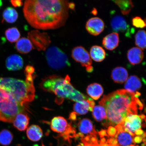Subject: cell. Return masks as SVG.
Segmentation results:
<instances>
[{"instance_id":"ffe728a7","label":"cell","mask_w":146,"mask_h":146,"mask_svg":"<svg viewBox=\"0 0 146 146\" xmlns=\"http://www.w3.org/2000/svg\"><path fill=\"white\" fill-rule=\"evenodd\" d=\"M127 58L129 62L133 65L141 62L144 58V53L141 49L134 47L128 51Z\"/></svg>"},{"instance_id":"60d3db41","label":"cell","mask_w":146,"mask_h":146,"mask_svg":"<svg viewBox=\"0 0 146 146\" xmlns=\"http://www.w3.org/2000/svg\"><path fill=\"white\" fill-rule=\"evenodd\" d=\"M85 146H93V144H89L86 142H82Z\"/></svg>"},{"instance_id":"bcb514c9","label":"cell","mask_w":146,"mask_h":146,"mask_svg":"<svg viewBox=\"0 0 146 146\" xmlns=\"http://www.w3.org/2000/svg\"><path fill=\"white\" fill-rule=\"evenodd\" d=\"M145 113H146V108H145Z\"/></svg>"},{"instance_id":"6da1fadb","label":"cell","mask_w":146,"mask_h":146,"mask_svg":"<svg viewBox=\"0 0 146 146\" xmlns=\"http://www.w3.org/2000/svg\"><path fill=\"white\" fill-rule=\"evenodd\" d=\"M69 3L61 0H27L24 3L23 13L33 28L54 30L65 24L69 16Z\"/></svg>"},{"instance_id":"277c9868","label":"cell","mask_w":146,"mask_h":146,"mask_svg":"<svg viewBox=\"0 0 146 146\" xmlns=\"http://www.w3.org/2000/svg\"><path fill=\"white\" fill-rule=\"evenodd\" d=\"M25 107L18 103L14 96L0 86V121L12 123L16 116L23 112Z\"/></svg>"},{"instance_id":"83f0119b","label":"cell","mask_w":146,"mask_h":146,"mask_svg":"<svg viewBox=\"0 0 146 146\" xmlns=\"http://www.w3.org/2000/svg\"><path fill=\"white\" fill-rule=\"evenodd\" d=\"M18 14L13 8L9 7L5 9L3 13V21H5L9 23H13L17 21Z\"/></svg>"},{"instance_id":"ac0fdd59","label":"cell","mask_w":146,"mask_h":146,"mask_svg":"<svg viewBox=\"0 0 146 146\" xmlns=\"http://www.w3.org/2000/svg\"><path fill=\"white\" fill-rule=\"evenodd\" d=\"M119 38L117 33H112L105 36L103 40V45L108 50H112L118 46Z\"/></svg>"},{"instance_id":"9c48e42d","label":"cell","mask_w":146,"mask_h":146,"mask_svg":"<svg viewBox=\"0 0 146 146\" xmlns=\"http://www.w3.org/2000/svg\"><path fill=\"white\" fill-rule=\"evenodd\" d=\"M111 25L114 31L123 33L127 37H130L131 34L134 32V29L130 28L125 18L121 16H114L111 20Z\"/></svg>"},{"instance_id":"4dcf8cb0","label":"cell","mask_w":146,"mask_h":146,"mask_svg":"<svg viewBox=\"0 0 146 146\" xmlns=\"http://www.w3.org/2000/svg\"><path fill=\"white\" fill-rule=\"evenodd\" d=\"M135 44L138 48L142 50L146 49V32L143 30H139L135 36Z\"/></svg>"},{"instance_id":"f1b7e54d","label":"cell","mask_w":146,"mask_h":146,"mask_svg":"<svg viewBox=\"0 0 146 146\" xmlns=\"http://www.w3.org/2000/svg\"><path fill=\"white\" fill-rule=\"evenodd\" d=\"M119 7L122 13L124 15L129 14L134 7L131 1H113Z\"/></svg>"},{"instance_id":"d6a6232c","label":"cell","mask_w":146,"mask_h":146,"mask_svg":"<svg viewBox=\"0 0 146 146\" xmlns=\"http://www.w3.org/2000/svg\"><path fill=\"white\" fill-rule=\"evenodd\" d=\"M67 98L72 101L77 102L82 100H86L89 98L74 88Z\"/></svg>"},{"instance_id":"30bf717a","label":"cell","mask_w":146,"mask_h":146,"mask_svg":"<svg viewBox=\"0 0 146 146\" xmlns=\"http://www.w3.org/2000/svg\"><path fill=\"white\" fill-rule=\"evenodd\" d=\"M72 56L73 59L81 64L86 68L92 66V62L90 54L85 48L81 46H77L73 49Z\"/></svg>"},{"instance_id":"5bb4252c","label":"cell","mask_w":146,"mask_h":146,"mask_svg":"<svg viewBox=\"0 0 146 146\" xmlns=\"http://www.w3.org/2000/svg\"><path fill=\"white\" fill-rule=\"evenodd\" d=\"M94 102L91 98L76 102L74 105V112L78 115H83L89 111H92L94 107Z\"/></svg>"},{"instance_id":"7dc6e473","label":"cell","mask_w":146,"mask_h":146,"mask_svg":"<svg viewBox=\"0 0 146 146\" xmlns=\"http://www.w3.org/2000/svg\"></svg>"},{"instance_id":"4316f807","label":"cell","mask_w":146,"mask_h":146,"mask_svg":"<svg viewBox=\"0 0 146 146\" xmlns=\"http://www.w3.org/2000/svg\"><path fill=\"white\" fill-rule=\"evenodd\" d=\"M92 116L97 121L101 122L107 120L106 111L104 107L101 105L95 106L92 111Z\"/></svg>"},{"instance_id":"7c38bea8","label":"cell","mask_w":146,"mask_h":146,"mask_svg":"<svg viewBox=\"0 0 146 146\" xmlns=\"http://www.w3.org/2000/svg\"><path fill=\"white\" fill-rule=\"evenodd\" d=\"M105 28V23L103 20L98 17H93L87 21L86 28L87 32L91 35L96 36L103 32Z\"/></svg>"},{"instance_id":"d4e9b609","label":"cell","mask_w":146,"mask_h":146,"mask_svg":"<svg viewBox=\"0 0 146 146\" xmlns=\"http://www.w3.org/2000/svg\"><path fill=\"white\" fill-rule=\"evenodd\" d=\"M87 94L93 99H99L103 94L104 90L102 86L99 84L94 83L88 86L87 89Z\"/></svg>"},{"instance_id":"f546056e","label":"cell","mask_w":146,"mask_h":146,"mask_svg":"<svg viewBox=\"0 0 146 146\" xmlns=\"http://www.w3.org/2000/svg\"><path fill=\"white\" fill-rule=\"evenodd\" d=\"M13 135L10 131L3 129L0 132V145L7 146L11 143L13 140Z\"/></svg>"},{"instance_id":"e575fe53","label":"cell","mask_w":146,"mask_h":146,"mask_svg":"<svg viewBox=\"0 0 146 146\" xmlns=\"http://www.w3.org/2000/svg\"><path fill=\"white\" fill-rule=\"evenodd\" d=\"M117 130L115 127H109L107 131L108 135L110 137H114L116 135Z\"/></svg>"},{"instance_id":"b9f144b4","label":"cell","mask_w":146,"mask_h":146,"mask_svg":"<svg viewBox=\"0 0 146 146\" xmlns=\"http://www.w3.org/2000/svg\"><path fill=\"white\" fill-rule=\"evenodd\" d=\"M141 146H146V142L141 144Z\"/></svg>"},{"instance_id":"8992f818","label":"cell","mask_w":146,"mask_h":146,"mask_svg":"<svg viewBox=\"0 0 146 146\" xmlns=\"http://www.w3.org/2000/svg\"><path fill=\"white\" fill-rule=\"evenodd\" d=\"M146 116L145 115H130L127 117L122 126L126 132L129 133L131 136L134 137L137 131L142 129L143 122L145 121Z\"/></svg>"},{"instance_id":"d590c367","label":"cell","mask_w":146,"mask_h":146,"mask_svg":"<svg viewBox=\"0 0 146 146\" xmlns=\"http://www.w3.org/2000/svg\"><path fill=\"white\" fill-rule=\"evenodd\" d=\"M11 3L15 7H20L22 6L23 3L22 1L20 0H16V1H11Z\"/></svg>"},{"instance_id":"cb8c5ba5","label":"cell","mask_w":146,"mask_h":146,"mask_svg":"<svg viewBox=\"0 0 146 146\" xmlns=\"http://www.w3.org/2000/svg\"><path fill=\"white\" fill-rule=\"evenodd\" d=\"M16 47L18 52L22 54L28 53L34 48L31 42L26 38L18 40L16 43Z\"/></svg>"},{"instance_id":"7bdbcfd3","label":"cell","mask_w":146,"mask_h":146,"mask_svg":"<svg viewBox=\"0 0 146 146\" xmlns=\"http://www.w3.org/2000/svg\"><path fill=\"white\" fill-rule=\"evenodd\" d=\"M3 3L2 2V1H0V7H1Z\"/></svg>"},{"instance_id":"5b68a950","label":"cell","mask_w":146,"mask_h":146,"mask_svg":"<svg viewBox=\"0 0 146 146\" xmlns=\"http://www.w3.org/2000/svg\"><path fill=\"white\" fill-rule=\"evenodd\" d=\"M47 63L51 68L60 70L70 65L68 56L56 46H51L46 52Z\"/></svg>"},{"instance_id":"74e56055","label":"cell","mask_w":146,"mask_h":146,"mask_svg":"<svg viewBox=\"0 0 146 146\" xmlns=\"http://www.w3.org/2000/svg\"><path fill=\"white\" fill-rule=\"evenodd\" d=\"M99 135L100 136V138L104 137V136H107V134L106 131L105 130H102L100 131V132L98 133Z\"/></svg>"},{"instance_id":"4fadbf2b","label":"cell","mask_w":146,"mask_h":146,"mask_svg":"<svg viewBox=\"0 0 146 146\" xmlns=\"http://www.w3.org/2000/svg\"><path fill=\"white\" fill-rule=\"evenodd\" d=\"M115 127L117 131L114 138L117 140L118 145L122 146H128L132 145L133 143V137L124 130L123 126L118 125Z\"/></svg>"},{"instance_id":"484cf974","label":"cell","mask_w":146,"mask_h":146,"mask_svg":"<svg viewBox=\"0 0 146 146\" xmlns=\"http://www.w3.org/2000/svg\"><path fill=\"white\" fill-rule=\"evenodd\" d=\"M90 55L91 59L95 61L101 62L105 59L106 53L105 50L102 47L95 45L91 48Z\"/></svg>"},{"instance_id":"ba28073f","label":"cell","mask_w":146,"mask_h":146,"mask_svg":"<svg viewBox=\"0 0 146 146\" xmlns=\"http://www.w3.org/2000/svg\"><path fill=\"white\" fill-rule=\"evenodd\" d=\"M70 78L68 75L65 77V82L55 90L54 94L56 96L55 102L58 105L63 103L65 98H67L74 89L70 83Z\"/></svg>"},{"instance_id":"603a6c76","label":"cell","mask_w":146,"mask_h":146,"mask_svg":"<svg viewBox=\"0 0 146 146\" xmlns=\"http://www.w3.org/2000/svg\"><path fill=\"white\" fill-rule=\"evenodd\" d=\"M27 138L31 141L36 142L39 141L43 135L42 130L39 126L32 125L27 130Z\"/></svg>"},{"instance_id":"d6986e66","label":"cell","mask_w":146,"mask_h":146,"mask_svg":"<svg viewBox=\"0 0 146 146\" xmlns=\"http://www.w3.org/2000/svg\"><path fill=\"white\" fill-rule=\"evenodd\" d=\"M142 83L141 80L137 76H131L127 78L125 85V90L128 92L136 94L141 88Z\"/></svg>"},{"instance_id":"836d02e7","label":"cell","mask_w":146,"mask_h":146,"mask_svg":"<svg viewBox=\"0 0 146 146\" xmlns=\"http://www.w3.org/2000/svg\"><path fill=\"white\" fill-rule=\"evenodd\" d=\"M132 23L133 26L136 28L142 29L146 27L145 21L138 16L133 18Z\"/></svg>"},{"instance_id":"9a60e30c","label":"cell","mask_w":146,"mask_h":146,"mask_svg":"<svg viewBox=\"0 0 146 146\" xmlns=\"http://www.w3.org/2000/svg\"><path fill=\"white\" fill-rule=\"evenodd\" d=\"M80 133L87 136H96L98 133L91 120L88 118H83L78 122V125Z\"/></svg>"},{"instance_id":"7402d4cb","label":"cell","mask_w":146,"mask_h":146,"mask_svg":"<svg viewBox=\"0 0 146 146\" xmlns=\"http://www.w3.org/2000/svg\"><path fill=\"white\" fill-rule=\"evenodd\" d=\"M128 76L127 70L123 67H118L114 69L111 74V78L115 83L122 84L127 81Z\"/></svg>"},{"instance_id":"44dd1931","label":"cell","mask_w":146,"mask_h":146,"mask_svg":"<svg viewBox=\"0 0 146 146\" xmlns=\"http://www.w3.org/2000/svg\"><path fill=\"white\" fill-rule=\"evenodd\" d=\"M30 118L28 115L23 112L20 113L16 116L13 123L15 127L21 131L27 129L29 125Z\"/></svg>"},{"instance_id":"52a82bcc","label":"cell","mask_w":146,"mask_h":146,"mask_svg":"<svg viewBox=\"0 0 146 146\" xmlns=\"http://www.w3.org/2000/svg\"><path fill=\"white\" fill-rule=\"evenodd\" d=\"M28 39L39 50H44L50 43L49 36L46 33H41L38 30L32 31L28 34Z\"/></svg>"},{"instance_id":"8d00e7d4","label":"cell","mask_w":146,"mask_h":146,"mask_svg":"<svg viewBox=\"0 0 146 146\" xmlns=\"http://www.w3.org/2000/svg\"><path fill=\"white\" fill-rule=\"evenodd\" d=\"M143 139L141 136H136L133 138V143L134 144L141 143Z\"/></svg>"},{"instance_id":"e0dca14e","label":"cell","mask_w":146,"mask_h":146,"mask_svg":"<svg viewBox=\"0 0 146 146\" xmlns=\"http://www.w3.org/2000/svg\"><path fill=\"white\" fill-rule=\"evenodd\" d=\"M6 66L7 69L10 71L21 70L23 66L22 58L17 54H13L7 58Z\"/></svg>"},{"instance_id":"3957f363","label":"cell","mask_w":146,"mask_h":146,"mask_svg":"<svg viewBox=\"0 0 146 146\" xmlns=\"http://www.w3.org/2000/svg\"><path fill=\"white\" fill-rule=\"evenodd\" d=\"M25 75V81L13 78H0V86L10 92L23 107L32 102L35 97L33 83L35 76L32 74Z\"/></svg>"},{"instance_id":"f35d334b","label":"cell","mask_w":146,"mask_h":146,"mask_svg":"<svg viewBox=\"0 0 146 146\" xmlns=\"http://www.w3.org/2000/svg\"><path fill=\"white\" fill-rule=\"evenodd\" d=\"M77 115L74 112H72L70 114L69 119L72 120H75L76 119V116Z\"/></svg>"},{"instance_id":"7a4b0ae2","label":"cell","mask_w":146,"mask_h":146,"mask_svg":"<svg viewBox=\"0 0 146 146\" xmlns=\"http://www.w3.org/2000/svg\"><path fill=\"white\" fill-rule=\"evenodd\" d=\"M140 94H133L125 89H120L104 96L99 102L106 111V123L111 126L123 125L126 118L137 114L143 106L138 97Z\"/></svg>"},{"instance_id":"2e32d148","label":"cell","mask_w":146,"mask_h":146,"mask_svg":"<svg viewBox=\"0 0 146 146\" xmlns=\"http://www.w3.org/2000/svg\"><path fill=\"white\" fill-rule=\"evenodd\" d=\"M69 124L64 118L61 116H56L51 120L50 128L54 132L63 133L67 130Z\"/></svg>"},{"instance_id":"8fae6325","label":"cell","mask_w":146,"mask_h":146,"mask_svg":"<svg viewBox=\"0 0 146 146\" xmlns=\"http://www.w3.org/2000/svg\"><path fill=\"white\" fill-rule=\"evenodd\" d=\"M65 82V78L56 76H51L43 80L41 83V88L47 92L54 93L58 87Z\"/></svg>"},{"instance_id":"1f68e13d","label":"cell","mask_w":146,"mask_h":146,"mask_svg":"<svg viewBox=\"0 0 146 146\" xmlns=\"http://www.w3.org/2000/svg\"><path fill=\"white\" fill-rule=\"evenodd\" d=\"M5 35L7 40L11 43L17 42L21 36L17 29L14 27L7 30L5 32Z\"/></svg>"},{"instance_id":"ee69618b","label":"cell","mask_w":146,"mask_h":146,"mask_svg":"<svg viewBox=\"0 0 146 146\" xmlns=\"http://www.w3.org/2000/svg\"><path fill=\"white\" fill-rule=\"evenodd\" d=\"M145 21V24H146V18H145V21Z\"/></svg>"},{"instance_id":"ab89813d","label":"cell","mask_w":146,"mask_h":146,"mask_svg":"<svg viewBox=\"0 0 146 146\" xmlns=\"http://www.w3.org/2000/svg\"><path fill=\"white\" fill-rule=\"evenodd\" d=\"M93 146H112V144L108 143H107L106 142L104 143L101 144L100 143V144L98 143L96 144V145L93 144Z\"/></svg>"},{"instance_id":"f6af8a7d","label":"cell","mask_w":146,"mask_h":146,"mask_svg":"<svg viewBox=\"0 0 146 146\" xmlns=\"http://www.w3.org/2000/svg\"><path fill=\"white\" fill-rule=\"evenodd\" d=\"M129 146H135V145H129Z\"/></svg>"}]
</instances>
